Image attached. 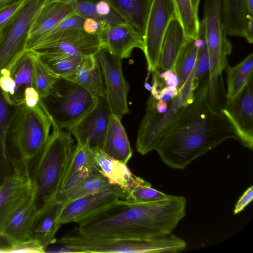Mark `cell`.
I'll use <instances>...</instances> for the list:
<instances>
[{
	"label": "cell",
	"instance_id": "33",
	"mask_svg": "<svg viewBox=\"0 0 253 253\" xmlns=\"http://www.w3.org/2000/svg\"><path fill=\"white\" fill-rule=\"evenodd\" d=\"M176 16L179 20L186 39H197L200 21L198 14L192 5L191 0H173Z\"/></svg>",
	"mask_w": 253,
	"mask_h": 253
},
{
	"label": "cell",
	"instance_id": "34",
	"mask_svg": "<svg viewBox=\"0 0 253 253\" xmlns=\"http://www.w3.org/2000/svg\"><path fill=\"white\" fill-rule=\"evenodd\" d=\"M83 168H87L94 173L99 172L87 143L84 145L77 143L71 153L62 184L69 176Z\"/></svg>",
	"mask_w": 253,
	"mask_h": 253
},
{
	"label": "cell",
	"instance_id": "42",
	"mask_svg": "<svg viewBox=\"0 0 253 253\" xmlns=\"http://www.w3.org/2000/svg\"><path fill=\"white\" fill-rule=\"evenodd\" d=\"M253 199V186H251L244 192L236 203L234 209L233 214L236 215L242 211L251 203Z\"/></svg>",
	"mask_w": 253,
	"mask_h": 253
},
{
	"label": "cell",
	"instance_id": "46",
	"mask_svg": "<svg viewBox=\"0 0 253 253\" xmlns=\"http://www.w3.org/2000/svg\"><path fill=\"white\" fill-rule=\"evenodd\" d=\"M17 243L0 231V253H9Z\"/></svg>",
	"mask_w": 253,
	"mask_h": 253
},
{
	"label": "cell",
	"instance_id": "15",
	"mask_svg": "<svg viewBox=\"0 0 253 253\" xmlns=\"http://www.w3.org/2000/svg\"><path fill=\"white\" fill-rule=\"evenodd\" d=\"M96 35L101 47L121 60L130 57L135 48L144 49L143 37L127 22L101 24Z\"/></svg>",
	"mask_w": 253,
	"mask_h": 253
},
{
	"label": "cell",
	"instance_id": "11",
	"mask_svg": "<svg viewBox=\"0 0 253 253\" xmlns=\"http://www.w3.org/2000/svg\"><path fill=\"white\" fill-rule=\"evenodd\" d=\"M176 16L173 0H152L144 36V49L148 69L159 68L163 40L171 20Z\"/></svg>",
	"mask_w": 253,
	"mask_h": 253
},
{
	"label": "cell",
	"instance_id": "39",
	"mask_svg": "<svg viewBox=\"0 0 253 253\" xmlns=\"http://www.w3.org/2000/svg\"><path fill=\"white\" fill-rule=\"evenodd\" d=\"M95 173L87 168H83L69 176L63 183L55 199L64 202L67 195L84 179Z\"/></svg>",
	"mask_w": 253,
	"mask_h": 253
},
{
	"label": "cell",
	"instance_id": "12",
	"mask_svg": "<svg viewBox=\"0 0 253 253\" xmlns=\"http://www.w3.org/2000/svg\"><path fill=\"white\" fill-rule=\"evenodd\" d=\"M95 55L102 71L106 100L112 114L121 120L129 113L127 102L129 86L123 74L122 60L101 47Z\"/></svg>",
	"mask_w": 253,
	"mask_h": 253
},
{
	"label": "cell",
	"instance_id": "48",
	"mask_svg": "<svg viewBox=\"0 0 253 253\" xmlns=\"http://www.w3.org/2000/svg\"><path fill=\"white\" fill-rule=\"evenodd\" d=\"M156 111L159 114H164L168 109L167 102L163 100H157L155 104Z\"/></svg>",
	"mask_w": 253,
	"mask_h": 253
},
{
	"label": "cell",
	"instance_id": "10",
	"mask_svg": "<svg viewBox=\"0 0 253 253\" xmlns=\"http://www.w3.org/2000/svg\"><path fill=\"white\" fill-rule=\"evenodd\" d=\"M28 47L38 52H64L83 57L95 54L101 45L96 35L74 28L41 35L30 41Z\"/></svg>",
	"mask_w": 253,
	"mask_h": 253
},
{
	"label": "cell",
	"instance_id": "8",
	"mask_svg": "<svg viewBox=\"0 0 253 253\" xmlns=\"http://www.w3.org/2000/svg\"><path fill=\"white\" fill-rule=\"evenodd\" d=\"M171 101L166 113L159 114L155 109L157 100L150 95L145 114L140 123L136 142L137 151L145 155L155 148L165 130L178 118L194 97L192 74Z\"/></svg>",
	"mask_w": 253,
	"mask_h": 253
},
{
	"label": "cell",
	"instance_id": "29",
	"mask_svg": "<svg viewBox=\"0 0 253 253\" xmlns=\"http://www.w3.org/2000/svg\"><path fill=\"white\" fill-rule=\"evenodd\" d=\"M36 52L49 70L62 79L66 78L76 70L83 57L64 52Z\"/></svg>",
	"mask_w": 253,
	"mask_h": 253
},
{
	"label": "cell",
	"instance_id": "9",
	"mask_svg": "<svg viewBox=\"0 0 253 253\" xmlns=\"http://www.w3.org/2000/svg\"><path fill=\"white\" fill-rule=\"evenodd\" d=\"M49 0H29L23 8L1 33L0 73L3 69L10 71L26 51L32 25L43 6Z\"/></svg>",
	"mask_w": 253,
	"mask_h": 253
},
{
	"label": "cell",
	"instance_id": "17",
	"mask_svg": "<svg viewBox=\"0 0 253 253\" xmlns=\"http://www.w3.org/2000/svg\"><path fill=\"white\" fill-rule=\"evenodd\" d=\"M30 177L13 172L0 185V231L21 204L36 190Z\"/></svg>",
	"mask_w": 253,
	"mask_h": 253
},
{
	"label": "cell",
	"instance_id": "7",
	"mask_svg": "<svg viewBox=\"0 0 253 253\" xmlns=\"http://www.w3.org/2000/svg\"><path fill=\"white\" fill-rule=\"evenodd\" d=\"M98 98L70 81L59 78L53 93L40 103L59 127L68 130L95 105Z\"/></svg>",
	"mask_w": 253,
	"mask_h": 253
},
{
	"label": "cell",
	"instance_id": "31",
	"mask_svg": "<svg viewBox=\"0 0 253 253\" xmlns=\"http://www.w3.org/2000/svg\"><path fill=\"white\" fill-rule=\"evenodd\" d=\"M197 49V39H187L178 56L173 71L180 81L178 87L184 84L194 69Z\"/></svg>",
	"mask_w": 253,
	"mask_h": 253
},
{
	"label": "cell",
	"instance_id": "26",
	"mask_svg": "<svg viewBox=\"0 0 253 253\" xmlns=\"http://www.w3.org/2000/svg\"><path fill=\"white\" fill-rule=\"evenodd\" d=\"M126 22L132 25L144 39L152 0H106Z\"/></svg>",
	"mask_w": 253,
	"mask_h": 253
},
{
	"label": "cell",
	"instance_id": "16",
	"mask_svg": "<svg viewBox=\"0 0 253 253\" xmlns=\"http://www.w3.org/2000/svg\"><path fill=\"white\" fill-rule=\"evenodd\" d=\"M253 78L240 93L220 110L235 128L238 141L253 150Z\"/></svg>",
	"mask_w": 253,
	"mask_h": 253
},
{
	"label": "cell",
	"instance_id": "21",
	"mask_svg": "<svg viewBox=\"0 0 253 253\" xmlns=\"http://www.w3.org/2000/svg\"><path fill=\"white\" fill-rule=\"evenodd\" d=\"M37 211L36 189L12 214L2 232L18 243L28 240Z\"/></svg>",
	"mask_w": 253,
	"mask_h": 253
},
{
	"label": "cell",
	"instance_id": "4",
	"mask_svg": "<svg viewBox=\"0 0 253 253\" xmlns=\"http://www.w3.org/2000/svg\"><path fill=\"white\" fill-rule=\"evenodd\" d=\"M51 122L52 132L35 161L30 174L36 189L38 210L55 199L62 185L74 147V140L70 132Z\"/></svg>",
	"mask_w": 253,
	"mask_h": 253
},
{
	"label": "cell",
	"instance_id": "22",
	"mask_svg": "<svg viewBox=\"0 0 253 253\" xmlns=\"http://www.w3.org/2000/svg\"><path fill=\"white\" fill-rule=\"evenodd\" d=\"M64 79L79 84L96 98L105 96L102 71L95 54L83 57L76 70Z\"/></svg>",
	"mask_w": 253,
	"mask_h": 253
},
{
	"label": "cell",
	"instance_id": "13",
	"mask_svg": "<svg viewBox=\"0 0 253 253\" xmlns=\"http://www.w3.org/2000/svg\"><path fill=\"white\" fill-rule=\"evenodd\" d=\"M120 199L126 200V196L119 186L113 185L104 190L64 202L58 216V222L62 225L72 222L78 223Z\"/></svg>",
	"mask_w": 253,
	"mask_h": 253
},
{
	"label": "cell",
	"instance_id": "49",
	"mask_svg": "<svg viewBox=\"0 0 253 253\" xmlns=\"http://www.w3.org/2000/svg\"><path fill=\"white\" fill-rule=\"evenodd\" d=\"M195 12L198 14V8L200 0H191Z\"/></svg>",
	"mask_w": 253,
	"mask_h": 253
},
{
	"label": "cell",
	"instance_id": "50",
	"mask_svg": "<svg viewBox=\"0 0 253 253\" xmlns=\"http://www.w3.org/2000/svg\"><path fill=\"white\" fill-rule=\"evenodd\" d=\"M12 0H0V6Z\"/></svg>",
	"mask_w": 253,
	"mask_h": 253
},
{
	"label": "cell",
	"instance_id": "36",
	"mask_svg": "<svg viewBox=\"0 0 253 253\" xmlns=\"http://www.w3.org/2000/svg\"><path fill=\"white\" fill-rule=\"evenodd\" d=\"M15 83V94L19 87L33 86V68L30 50H26L21 58L10 70Z\"/></svg>",
	"mask_w": 253,
	"mask_h": 253
},
{
	"label": "cell",
	"instance_id": "32",
	"mask_svg": "<svg viewBox=\"0 0 253 253\" xmlns=\"http://www.w3.org/2000/svg\"><path fill=\"white\" fill-rule=\"evenodd\" d=\"M197 39L198 49L195 65L192 72L193 86L195 90L209 74L210 59L205 38L204 23L200 21Z\"/></svg>",
	"mask_w": 253,
	"mask_h": 253
},
{
	"label": "cell",
	"instance_id": "28",
	"mask_svg": "<svg viewBox=\"0 0 253 253\" xmlns=\"http://www.w3.org/2000/svg\"><path fill=\"white\" fill-rule=\"evenodd\" d=\"M247 0H222L224 22L227 35L244 37L248 23Z\"/></svg>",
	"mask_w": 253,
	"mask_h": 253
},
{
	"label": "cell",
	"instance_id": "47",
	"mask_svg": "<svg viewBox=\"0 0 253 253\" xmlns=\"http://www.w3.org/2000/svg\"><path fill=\"white\" fill-rule=\"evenodd\" d=\"M100 24L95 20L91 18H85L83 25L84 31L88 34L96 35Z\"/></svg>",
	"mask_w": 253,
	"mask_h": 253
},
{
	"label": "cell",
	"instance_id": "23",
	"mask_svg": "<svg viewBox=\"0 0 253 253\" xmlns=\"http://www.w3.org/2000/svg\"><path fill=\"white\" fill-rule=\"evenodd\" d=\"M183 28L176 16L169 22L163 40L159 68L172 72L186 41Z\"/></svg>",
	"mask_w": 253,
	"mask_h": 253
},
{
	"label": "cell",
	"instance_id": "14",
	"mask_svg": "<svg viewBox=\"0 0 253 253\" xmlns=\"http://www.w3.org/2000/svg\"><path fill=\"white\" fill-rule=\"evenodd\" d=\"M111 115L105 96L99 97L94 107L68 130L78 144L102 150Z\"/></svg>",
	"mask_w": 253,
	"mask_h": 253
},
{
	"label": "cell",
	"instance_id": "27",
	"mask_svg": "<svg viewBox=\"0 0 253 253\" xmlns=\"http://www.w3.org/2000/svg\"><path fill=\"white\" fill-rule=\"evenodd\" d=\"M253 53L235 66L231 67L228 65L226 66L225 69L227 76L226 105L231 103L240 93L253 78Z\"/></svg>",
	"mask_w": 253,
	"mask_h": 253
},
{
	"label": "cell",
	"instance_id": "24",
	"mask_svg": "<svg viewBox=\"0 0 253 253\" xmlns=\"http://www.w3.org/2000/svg\"><path fill=\"white\" fill-rule=\"evenodd\" d=\"M111 157L126 164L132 150L121 120L112 114L102 150Z\"/></svg>",
	"mask_w": 253,
	"mask_h": 253
},
{
	"label": "cell",
	"instance_id": "41",
	"mask_svg": "<svg viewBox=\"0 0 253 253\" xmlns=\"http://www.w3.org/2000/svg\"><path fill=\"white\" fill-rule=\"evenodd\" d=\"M0 89L9 97L15 94V83L10 71L7 69H3L0 72Z\"/></svg>",
	"mask_w": 253,
	"mask_h": 253
},
{
	"label": "cell",
	"instance_id": "38",
	"mask_svg": "<svg viewBox=\"0 0 253 253\" xmlns=\"http://www.w3.org/2000/svg\"><path fill=\"white\" fill-rule=\"evenodd\" d=\"M29 0H12L0 6V32L19 14Z\"/></svg>",
	"mask_w": 253,
	"mask_h": 253
},
{
	"label": "cell",
	"instance_id": "18",
	"mask_svg": "<svg viewBox=\"0 0 253 253\" xmlns=\"http://www.w3.org/2000/svg\"><path fill=\"white\" fill-rule=\"evenodd\" d=\"M91 151L99 172L111 184L119 186L126 195L135 186L146 182L133 174L126 164L111 157L101 149H91Z\"/></svg>",
	"mask_w": 253,
	"mask_h": 253
},
{
	"label": "cell",
	"instance_id": "25",
	"mask_svg": "<svg viewBox=\"0 0 253 253\" xmlns=\"http://www.w3.org/2000/svg\"><path fill=\"white\" fill-rule=\"evenodd\" d=\"M14 105V101L0 89V185L13 173L6 154V142L8 129L15 114L12 108Z\"/></svg>",
	"mask_w": 253,
	"mask_h": 253
},
{
	"label": "cell",
	"instance_id": "6",
	"mask_svg": "<svg viewBox=\"0 0 253 253\" xmlns=\"http://www.w3.org/2000/svg\"><path fill=\"white\" fill-rule=\"evenodd\" d=\"M206 41L210 59L209 97L217 100L224 91L222 72L228 64L232 45L227 37L222 0H205L204 17Z\"/></svg>",
	"mask_w": 253,
	"mask_h": 253
},
{
	"label": "cell",
	"instance_id": "2",
	"mask_svg": "<svg viewBox=\"0 0 253 253\" xmlns=\"http://www.w3.org/2000/svg\"><path fill=\"white\" fill-rule=\"evenodd\" d=\"M186 203L184 196L170 195L149 202L120 199L78 223L77 231L90 237L165 236L171 233L185 216Z\"/></svg>",
	"mask_w": 253,
	"mask_h": 253
},
{
	"label": "cell",
	"instance_id": "5",
	"mask_svg": "<svg viewBox=\"0 0 253 253\" xmlns=\"http://www.w3.org/2000/svg\"><path fill=\"white\" fill-rule=\"evenodd\" d=\"M56 242L64 245L67 253H177L185 249L183 239L170 233L140 238L126 236L90 237L76 233L65 235Z\"/></svg>",
	"mask_w": 253,
	"mask_h": 253
},
{
	"label": "cell",
	"instance_id": "37",
	"mask_svg": "<svg viewBox=\"0 0 253 253\" xmlns=\"http://www.w3.org/2000/svg\"><path fill=\"white\" fill-rule=\"evenodd\" d=\"M169 195L152 188L151 184L146 181L135 186L127 192L126 200L137 202H149L166 199Z\"/></svg>",
	"mask_w": 253,
	"mask_h": 253
},
{
	"label": "cell",
	"instance_id": "51",
	"mask_svg": "<svg viewBox=\"0 0 253 253\" xmlns=\"http://www.w3.org/2000/svg\"><path fill=\"white\" fill-rule=\"evenodd\" d=\"M1 33V32H0V36Z\"/></svg>",
	"mask_w": 253,
	"mask_h": 253
},
{
	"label": "cell",
	"instance_id": "19",
	"mask_svg": "<svg viewBox=\"0 0 253 253\" xmlns=\"http://www.w3.org/2000/svg\"><path fill=\"white\" fill-rule=\"evenodd\" d=\"M62 203L53 199L38 210L29 239L38 242L45 249L56 243L55 235L62 225L57 219Z\"/></svg>",
	"mask_w": 253,
	"mask_h": 253
},
{
	"label": "cell",
	"instance_id": "35",
	"mask_svg": "<svg viewBox=\"0 0 253 253\" xmlns=\"http://www.w3.org/2000/svg\"><path fill=\"white\" fill-rule=\"evenodd\" d=\"M108 179L99 172L93 173L84 179L67 195L64 202L99 192L112 187Z\"/></svg>",
	"mask_w": 253,
	"mask_h": 253
},
{
	"label": "cell",
	"instance_id": "30",
	"mask_svg": "<svg viewBox=\"0 0 253 253\" xmlns=\"http://www.w3.org/2000/svg\"><path fill=\"white\" fill-rule=\"evenodd\" d=\"M33 68V86L38 91L41 99L50 95L59 79L46 67L38 54L30 50Z\"/></svg>",
	"mask_w": 253,
	"mask_h": 253
},
{
	"label": "cell",
	"instance_id": "1",
	"mask_svg": "<svg viewBox=\"0 0 253 253\" xmlns=\"http://www.w3.org/2000/svg\"><path fill=\"white\" fill-rule=\"evenodd\" d=\"M202 81L193 101L165 130L155 148L162 161L171 169H184L225 140H238L226 116L210 105L208 75Z\"/></svg>",
	"mask_w": 253,
	"mask_h": 253
},
{
	"label": "cell",
	"instance_id": "43",
	"mask_svg": "<svg viewBox=\"0 0 253 253\" xmlns=\"http://www.w3.org/2000/svg\"><path fill=\"white\" fill-rule=\"evenodd\" d=\"M41 98L39 94L34 86L25 87L24 91V103L29 107H34L37 105Z\"/></svg>",
	"mask_w": 253,
	"mask_h": 253
},
{
	"label": "cell",
	"instance_id": "20",
	"mask_svg": "<svg viewBox=\"0 0 253 253\" xmlns=\"http://www.w3.org/2000/svg\"><path fill=\"white\" fill-rule=\"evenodd\" d=\"M76 14L74 7L67 0H49L33 22L27 42L46 33L64 19Z\"/></svg>",
	"mask_w": 253,
	"mask_h": 253
},
{
	"label": "cell",
	"instance_id": "44",
	"mask_svg": "<svg viewBox=\"0 0 253 253\" xmlns=\"http://www.w3.org/2000/svg\"><path fill=\"white\" fill-rule=\"evenodd\" d=\"M158 75L165 86L178 88L180 81L177 75L170 70H165L162 73L158 72Z\"/></svg>",
	"mask_w": 253,
	"mask_h": 253
},
{
	"label": "cell",
	"instance_id": "40",
	"mask_svg": "<svg viewBox=\"0 0 253 253\" xmlns=\"http://www.w3.org/2000/svg\"><path fill=\"white\" fill-rule=\"evenodd\" d=\"M9 253H45V249L38 242L28 239L25 241L17 243Z\"/></svg>",
	"mask_w": 253,
	"mask_h": 253
},
{
	"label": "cell",
	"instance_id": "3",
	"mask_svg": "<svg viewBox=\"0 0 253 253\" xmlns=\"http://www.w3.org/2000/svg\"><path fill=\"white\" fill-rule=\"evenodd\" d=\"M14 118L7 156L13 172L30 177L32 166L49 139L52 123L40 102L29 107L23 101L18 105Z\"/></svg>",
	"mask_w": 253,
	"mask_h": 253
},
{
	"label": "cell",
	"instance_id": "45",
	"mask_svg": "<svg viewBox=\"0 0 253 253\" xmlns=\"http://www.w3.org/2000/svg\"><path fill=\"white\" fill-rule=\"evenodd\" d=\"M178 92L177 87L164 86L159 92L157 100L161 99L167 102L170 101L177 95Z\"/></svg>",
	"mask_w": 253,
	"mask_h": 253
}]
</instances>
